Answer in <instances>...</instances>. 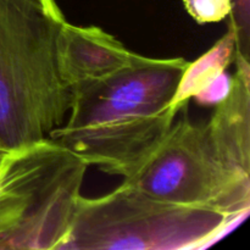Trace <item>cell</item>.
Listing matches in <instances>:
<instances>
[{
    "label": "cell",
    "mask_w": 250,
    "mask_h": 250,
    "mask_svg": "<svg viewBox=\"0 0 250 250\" xmlns=\"http://www.w3.org/2000/svg\"><path fill=\"white\" fill-rule=\"evenodd\" d=\"M188 63L182 58L134 54L126 67L73 90L66 122L50 139L89 166L128 180L160 146L177 116L171 103Z\"/></svg>",
    "instance_id": "1"
},
{
    "label": "cell",
    "mask_w": 250,
    "mask_h": 250,
    "mask_svg": "<svg viewBox=\"0 0 250 250\" xmlns=\"http://www.w3.org/2000/svg\"><path fill=\"white\" fill-rule=\"evenodd\" d=\"M66 22L56 0H0V151L50 139L73 93L58 66Z\"/></svg>",
    "instance_id": "2"
},
{
    "label": "cell",
    "mask_w": 250,
    "mask_h": 250,
    "mask_svg": "<svg viewBox=\"0 0 250 250\" xmlns=\"http://www.w3.org/2000/svg\"><path fill=\"white\" fill-rule=\"evenodd\" d=\"M247 216L158 199L124 180L102 197L81 195L60 250L203 249Z\"/></svg>",
    "instance_id": "3"
},
{
    "label": "cell",
    "mask_w": 250,
    "mask_h": 250,
    "mask_svg": "<svg viewBox=\"0 0 250 250\" xmlns=\"http://www.w3.org/2000/svg\"><path fill=\"white\" fill-rule=\"evenodd\" d=\"M88 165L53 139L5 154L0 165V250H60Z\"/></svg>",
    "instance_id": "4"
},
{
    "label": "cell",
    "mask_w": 250,
    "mask_h": 250,
    "mask_svg": "<svg viewBox=\"0 0 250 250\" xmlns=\"http://www.w3.org/2000/svg\"><path fill=\"white\" fill-rule=\"evenodd\" d=\"M187 107H181L180 116L138 172L125 181L158 199L249 215L250 176L225 165L207 124L193 122Z\"/></svg>",
    "instance_id": "5"
},
{
    "label": "cell",
    "mask_w": 250,
    "mask_h": 250,
    "mask_svg": "<svg viewBox=\"0 0 250 250\" xmlns=\"http://www.w3.org/2000/svg\"><path fill=\"white\" fill-rule=\"evenodd\" d=\"M134 54L95 26H75L66 21L58 37L59 72L72 92L126 67Z\"/></svg>",
    "instance_id": "6"
},
{
    "label": "cell",
    "mask_w": 250,
    "mask_h": 250,
    "mask_svg": "<svg viewBox=\"0 0 250 250\" xmlns=\"http://www.w3.org/2000/svg\"><path fill=\"white\" fill-rule=\"evenodd\" d=\"M234 63L231 92L205 124L225 165L250 176V60L236 56Z\"/></svg>",
    "instance_id": "7"
},
{
    "label": "cell",
    "mask_w": 250,
    "mask_h": 250,
    "mask_svg": "<svg viewBox=\"0 0 250 250\" xmlns=\"http://www.w3.org/2000/svg\"><path fill=\"white\" fill-rule=\"evenodd\" d=\"M236 59V37L233 31L229 32L215 43L210 50L203 54L199 59L188 63L178 83L171 106L175 111H180L183 105L188 104L200 88L226 71L229 65Z\"/></svg>",
    "instance_id": "8"
},
{
    "label": "cell",
    "mask_w": 250,
    "mask_h": 250,
    "mask_svg": "<svg viewBox=\"0 0 250 250\" xmlns=\"http://www.w3.org/2000/svg\"><path fill=\"white\" fill-rule=\"evenodd\" d=\"M229 28L236 37V56L250 60V0H231Z\"/></svg>",
    "instance_id": "9"
},
{
    "label": "cell",
    "mask_w": 250,
    "mask_h": 250,
    "mask_svg": "<svg viewBox=\"0 0 250 250\" xmlns=\"http://www.w3.org/2000/svg\"><path fill=\"white\" fill-rule=\"evenodd\" d=\"M186 10L198 23L220 22L231 14V0H183Z\"/></svg>",
    "instance_id": "10"
},
{
    "label": "cell",
    "mask_w": 250,
    "mask_h": 250,
    "mask_svg": "<svg viewBox=\"0 0 250 250\" xmlns=\"http://www.w3.org/2000/svg\"><path fill=\"white\" fill-rule=\"evenodd\" d=\"M233 84V75H229L226 71L217 75L208 82L199 92L194 95L195 102L203 106H216L229 97Z\"/></svg>",
    "instance_id": "11"
},
{
    "label": "cell",
    "mask_w": 250,
    "mask_h": 250,
    "mask_svg": "<svg viewBox=\"0 0 250 250\" xmlns=\"http://www.w3.org/2000/svg\"><path fill=\"white\" fill-rule=\"evenodd\" d=\"M5 154H6V153H2V151H0V165H1L2 160H4V158H5Z\"/></svg>",
    "instance_id": "12"
}]
</instances>
